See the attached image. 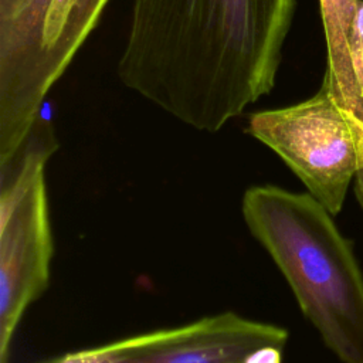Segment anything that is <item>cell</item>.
<instances>
[{"label": "cell", "mask_w": 363, "mask_h": 363, "mask_svg": "<svg viewBox=\"0 0 363 363\" xmlns=\"http://www.w3.org/2000/svg\"><path fill=\"white\" fill-rule=\"evenodd\" d=\"M289 333L233 311L96 346L106 363H282Z\"/></svg>", "instance_id": "cell-6"}, {"label": "cell", "mask_w": 363, "mask_h": 363, "mask_svg": "<svg viewBox=\"0 0 363 363\" xmlns=\"http://www.w3.org/2000/svg\"><path fill=\"white\" fill-rule=\"evenodd\" d=\"M347 48L354 82L359 95L363 99V0L357 1V7L350 27Z\"/></svg>", "instance_id": "cell-8"}, {"label": "cell", "mask_w": 363, "mask_h": 363, "mask_svg": "<svg viewBox=\"0 0 363 363\" xmlns=\"http://www.w3.org/2000/svg\"><path fill=\"white\" fill-rule=\"evenodd\" d=\"M357 1L319 0L328 47V67L323 82L349 112L363 121V99L354 82L347 48Z\"/></svg>", "instance_id": "cell-7"}, {"label": "cell", "mask_w": 363, "mask_h": 363, "mask_svg": "<svg viewBox=\"0 0 363 363\" xmlns=\"http://www.w3.org/2000/svg\"><path fill=\"white\" fill-rule=\"evenodd\" d=\"M108 1L0 0V166L28 138Z\"/></svg>", "instance_id": "cell-3"}, {"label": "cell", "mask_w": 363, "mask_h": 363, "mask_svg": "<svg viewBox=\"0 0 363 363\" xmlns=\"http://www.w3.org/2000/svg\"><path fill=\"white\" fill-rule=\"evenodd\" d=\"M295 0H133L121 82L197 130L268 95Z\"/></svg>", "instance_id": "cell-1"}, {"label": "cell", "mask_w": 363, "mask_h": 363, "mask_svg": "<svg viewBox=\"0 0 363 363\" xmlns=\"http://www.w3.org/2000/svg\"><path fill=\"white\" fill-rule=\"evenodd\" d=\"M241 214L325 346L363 363V274L332 214L309 193L272 184L248 187Z\"/></svg>", "instance_id": "cell-2"}, {"label": "cell", "mask_w": 363, "mask_h": 363, "mask_svg": "<svg viewBox=\"0 0 363 363\" xmlns=\"http://www.w3.org/2000/svg\"><path fill=\"white\" fill-rule=\"evenodd\" d=\"M51 122L38 118L16 156L0 166V363L16 330L48 288L54 240L45 166L57 152Z\"/></svg>", "instance_id": "cell-4"}, {"label": "cell", "mask_w": 363, "mask_h": 363, "mask_svg": "<svg viewBox=\"0 0 363 363\" xmlns=\"http://www.w3.org/2000/svg\"><path fill=\"white\" fill-rule=\"evenodd\" d=\"M247 132L277 153L332 216L342 210L356 174V143L346 108L325 82L302 102L252 113Z\"/></svg>", "instance_id": "cell-5"}]
</instances>
